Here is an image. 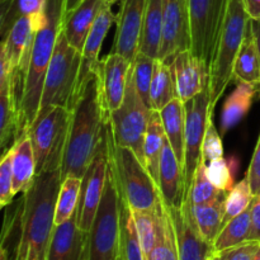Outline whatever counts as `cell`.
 Wrapping results in <instances>:
<instances>
[{
	"label": "cell",
	"instance_id": "43",
	"mask_svg": "<svg viewBox=\"0 0 260 260\" xmlns=\"http://www.w3.org/2000/svg\"><path fill=\"white\" fill-rule=\"evenodd\" d=\"M260 246L259 241H245L234 248L216 253L221 260H253Z\"/></svg>",
	"mask_w": 260,
	"mask_h": 260
},
{
	"label": "cell",
	"instance_id": "32",
	"mask_svg": "<svg viewBox=\"0 0 260 260\" xmlns=\"http://www.w3.org/2000/svg\"><path fill=\"white\" fill-rule=\"evenodd\" d=\"M251 230V205L243 213L229 221L213 241L216 253L249 241Z\"/></svg>",
	"mask_w": 260,
	"mask_h": 260
},
{
	"label": "cell",
	"instance_id": "30",
	"mask_svg": "<svg viewBox=\"0 0 260 260\" xmlns=\"http://www.w3.org/2000/svg\"><path fill=\"white\" fill-rule=\"evenodd\" d=\"M174 98H177V88L172 66L157 58L150 86V109L160 112Z\"/></svg>",
	"mask_w": 260,
	"mask_h": 260
},
{
	"label": "cell",
	"instance_id": "45",
	"mask_svg": "<svg viewBox=\"0 0 260 260\" xmlns=\"http://www.w3.org/2000/svg\"><path fill=\"white\" fill-rule=\"evenodd\" d=\"M249 240L260 243V192L254 196L251 202V230Z\"/></svg>",
	"mask_w": 260,
	"mask_h": 260
},
{
	"label": "cell",
	"instance_id": "14",
	"mask_svg": "<svg viewBox=\"0 0 260 260\" xmlns=\"http://www.w3.org/2000/svg\"><path fill=\"white\" fill-rule=\"evenodd\" d=\"M190 45L188 0H164L159 60L170 63L178 53L190 50Z\"/></svg>",
	"mask_w": 260,
	"mask_h": 260
},
{
	"label": "cell",
	"instance_id": "44",
	"mask_svg": "<svg viewBox=\"0 0 260 260\" xmlns=\"http://www.w3.org/2000/svg\"><path fill=\"white\" fill-rule=\"evenodd\" d=\"M246 177L250 182L253 194L255 196L256 193L260 192V135L255 150H254L253 157H251L250 165H249V169L246 172Z\"/></svg>",
	"mask_w": 260,
	"mask_h": 260
},
{
	"label": "cell",
	"instance_id": "6",
	"mask_svg": "<svg viewBox=\"0 0 260 260\" xmlns=\"http://www.w3.org/2000/svg\"><path fill=\"white\" fill-rule=\"evenodd\" d=\"M70 122L71 111L65 107L40 109L27 132L35 152L37 174L61 169Z\"/></svg>",
	"mask_w": 260,
	"mask_h": 260
},
{
	"label": "cell",
	"instance_id": "4",
	"mask_svg": "<svg viewBox=\"0 0 260 260\" xmlns=\"http://www.w3.org/2000/svg\"><path fill=\"white\" fill-rule=\"evenodd\" d=\"M107 149L109 169L121 200L132 210H159L162 205L161 194L146 165L141 162L131 149L114 142L109 126H107Z\"/></svg>",
	"mask_w": 260,
	"mask_h": 260
},
{
	"label": "cell",
	"instance_id": "42",
	"mask_svg": "<svg viewBox=\"0 0 260 260\" xmlns=\"http://www.w3.org/2000/svg\"><path fill=\"white\" fill-rule=\"evenodd\" d=\"M213 116L208 118L207 129H206L205 139H203L202 144V159L206 162L213 161L223 157V146L222 140H221L220 134H218L217 128H216L215 123H213Z\"/></svg>",
	"mask_w": 260,
	"mask_h": 260
},
{
	"label": "cell",
	"instance_id": "8",
	"mask_svg": "<svg viewBox=\"0 0 260 260\" xmlns=\"http://www.w3.org/2000/svg\"><path fill=\"white\" fill-rule=\"evenodd\" d=\"M121 238V197L108 169L103 198L89 231L85 260H118Z\"/></svg>",
	"mask_w": 260,
	"mask_h": 260
},
{
	"label": "cell",
	"instance_id": "13",
	"mask_svg": "<svg viewBox=\"0 0 260 260\" xmlns=\"http://www.w3.org/2000/svg\"><path fill=\"white\" fill-rule=\"evenodd\" d=\"M108 169V149L106 139V142L98 150L83 177V187L78 207V222L81 230L88 234L91 230L94 218L103 198Z\"/></svg>",
	"mask_w": 260,
	"mask_h": 260
},
{
	"label": "cell",
	"instance_id": "22",
	"mask_svg": "<svg viewBox=\"0 0 260 260\" xmlns=\"http://www.w3.org/2000/svg\"><path fill=\"white\" fill-rule=\"evenodd\" d=\"M106 5V0H84L74 12L63 18V32L66 38L79 51H83L84 43Z\"/></svg>",
	"mask_w": 260,
	"mask_h": 260
},
{
	"label": "cell",
	"instance_id": "46",
	"mask_svg": "<svg viewBox=\"0 0 260 260\" xmlns=\"http://www.w3.org/2000/svg\"><path fill=\"white\" fill-rule=\"evenodd\" d=\"M244 3L249 17L260 20V0H244Z\"/></svg>",
	"mask_w": 260,
	"mask_h": 260
},
{
	"label": "cell",
	"instance_id": "49",
	"mask_svg": "<svg viewBox=\"0 0 260 260\" xmlns=\"http://www.w3.org/2000/svg\"><path fill=\"white\" fill-rule=\"evenodd\" d=\"M118 2H122V0H106V4L108 5V7H113L114 4H117Z\"/></svg>",
	"mask_w": 260,
	"mask_h": 260
},
{
	"label": "cell",
	"instance_id": "41",
	"mask_svg": "<svg viewBox=\"0 0 260 260\" xmlns=\"http://www.w3.org/2000/svg\"><path fill=\"white\" fill-rule=\"evenodd\" d=\"M207 177L217 189L230 192L234 188V175L230 161L225 157L213 160L207 164Z\"/></svg>",
	"mask_w": 260,
	"mask_h": 260
},
{
	"label": "cell",
	"instance_id": "50",
	"mask_svg": "<svg viewBox=\"0 0 260 260\" xmlns=\"http://www.w3.org/2000/svg\"><path fill=\"white\" fill-rule=\"evenodd\" d=\"M253 260H260V246H259L258 251H256L255 256H254V259H253Z\"/></svg>",
	"mask_w": 260,
	"mask_h": 260
},
{
	"label": "cell",
	"instance_id": "52",
	"mask_svg": "<svg viewBox=\"0 0 260 260\" xmlns=\"http://www.w3.org/2000/svg\"><path fill=\"white\" fill-rule=\"evenodd\" d=\"M213 256H215V255H213ZM213 256H212V258H210V259H207V260H213Z\"/></svg>",
	"mask_w": 260,
	"mask_h": 260
},
{
	"label": "cell",
	"instance_id": "54",
	"mask_svg": "<svg viewBox=\"0 0 260 260\" xmlns=\"http://www.w3.org/2000/svg\"><path fill=\"white\" fill-rule=\"evenodd\" d=\"M2 2H4V0H2Z\"/></svg>",
	"mask_w": 260,
	"mask_h": 260
},
{
	"label": "cell",
	"instance_id": "53",
	"mask_svg": "<svg viewBox=\"0 0 260 260\" xmlns=\"http://www.w3.org/2000/svg\"><path fill=\"white\" fill-rule=\"evenodd\" d=\"M30 260H38V259H30Z\"/></svg>",
	"mask_w": 260,
	"mask_h": 260
},
{
	"label": "cell",
	"instance_id": "38",
	"mask_svg": "<svg viewBox=\"0 0 260 260\" xmlns=\"http://www.w3.org/2000/svg\"><path fill=\"white\" fill-rule=\"evenodd\" d=\"M223 190L217 189L215 185L211 183V180L207 177V162L203 159H201L200 164H198L197 170H196L194 179H193L192 187H190L189 192L187 196L189 197L192 205H203V203H208L211 201H215L216 198L221 197Z\"/></svg>",
	"mask_w": 260,
	"mask_h": 260
},
{
	"label": "cell",
	"instance_id": "18",
	"mask_svg": "<svg viewBox=\"0 0 260 260\" xmlns=\"http://www.w3.org/2000/svg\"><path fill=\"white\" fill-rule=\"evenodd\" d=\"M89 234L80 229L78 211L63 223L55 226L46 260H85Z\"/></svg>",
	"mask_w": 260,
	"mask_h": 260
},
{
	"label": "cell",
	"instance_id": "3",
	"mask_svg": "<svg viewBox=\"0 0 260 260\" xmlns=\"http://www.w3.org/2000/svg\"><path fill=\"white\" fill-rule=\"evenodd\" d=\"M65 0H47L45 22L36 32L28 63L27 76L20 101V123L22 136L35 122L41 107L46 74L55 51L56 41L63 27Z\"/></svg>",
	"mask_w": 260,
	"mask_h": 260
},
{
	"label": "cell",
	"instance_id": "19",
	"mask_svg": "<svg viewBox=\"0 0 260 260\" xmlns=\"http://www.w3.org/2000/svg\"><path fill=\"white\" fill-rule=\"evenodd\" d=\"M117 15L112 12V8L108 5H104L101 14L96 18L95 23L91 27L85 43H84L83 51H81V68L80 75H79L78 89H76V99L79 98L80 93L83 91L84 86L86 85L89 80L94 76L99 62V52L102 50V45L104 42V38L108 35V30L111 25L116 22Z\"/></svg>",
	"mask_w": 260,
	"mask_h": 260
},
{
	"label": "cell",
	"instance_id": "15",
	"mask_svg": "<svg viewBox=\"0 0 260 260\" xmlns=\"http://www.w3.org/2000/svg\"><path fill=\"white\" fill-rule=\"evenodd\" d=\"M131 63V61L116 52L108 53L99 62L95 73L99 79L102 101L108 117L123 102Z\"/></svg>",
	"mask_w": 260,
	"mask_h": 260
},
{
	"label": "cell",
	"instance_id": "39",
	"mask_svg": "<svg viewBox=\"0 0 260 260\" xmlns=\"http://www.w3.org/2000/svg\"><path fill=\"white\" fill-rule=\"evenodd\" d=\"M253 198L254 194L250 187V182H249L248 177L245 175L243 180H240L238 184L234 185V188L229 192L228 197H226L222 228L229 221H231L234 217L243 213L246 208L250 207Z\"/></svg>",
	"mask_w": 260,
	"mask_h": 260
},
{
	"label": "cell",
	"instance_id": "26",
	"mask_svg": "<svg viewBox=\"0 0 260 260\" xmlns=\"http://www.w3.org/2000/svg\"><path fill=\"white\" fill-rule=\"evenodd\" d=\"M258 88L253 84L238 81L235 90L228 96L221 113V132L226 134L235 127L250 111Z\"/></svg>",
	"mask_w": 260,
	"mask_h": 260
},
{
	"label": "cell",
	"instance_id": "2",
	"mask_svg": "<svg viewBox=\"0 0 260 260\" xmlns=\"http://www.w3.org/2000/svg\"><path fill=\"white\" fill-rule=\"evenodd\" d=\"M61 183V169L40 173L23 193L19 243L13 260H46L56 226V202Z\"/></svg>",
	"mask_w": 260,
	"mask_h": 260
},
{
	"label": "cell",
	"instance_id": "29",
	"mask_svg": "<svg viewBox=\"0 0 260 260\" xmlns=\"http://www.w3.org/2000/svg\"><path fill=\"white\" fill-rule=\"evenodd\" d=\"M229 193H223L221 197L216 198L203 205H192V212L197 222L198 229L207 241L213 244L218 233L222 229L223 216H225V203Z\"/></svg>",
	"mask_w": 260,
	"mask_h": 260
},
{
	"label": "cell",
	"instance_id": "51",
	"mask_svg": "<svg viewBox=\"0 0 260 260\" xmlns=\"http://www.w3.org/2000/svg\"><path fill=\"white\" fill-rule=\"evenodd\" d=\"M213 260H221L220 258H218V256L217 255H216V254H215V256H213Z\"/></svg>",
	"mask_w": 260,
	"mask_h": 260
},
{
	"label": "cell",
	"instance_id": "47",
	"mask_svg": "<svg viewBox=\"0 0 260 260\" xmlns=\"http://www.w3.org/2000/svg\"><path fill=\"white\" fill-rule=\"evenodd\" d=\"M84 0H65V10H63V18L68 17L71 12L76 9Z\"/></svg>",
	"mask_w": 260,
	"mask_h": 260
},
{
	"label": "cell",
	"instance_id": "9",
	"mask_svg": "<svg viewBox=\"0 0 260 260\" xmlns=\"http://www.w3.org/2000/svg\"><path fill=\"white\" fill-rule=\"evenodd\" d=\"M150 112L151 109L137 93L129 69L126 95L121 107L109 114L108 126L114 142L131 149L145 165L144 144Z\"/></svg>",
	"mask_w": 260,
	"mask_h": 260
},
{
	"label": "cell",
	"instance_id": "7",
	"mask_svg": "<svg viewBox=\"0 0 260 260\" xmlns=\"http://www.w3.org/2000/svg\"><path fill=\"white\" fill-rule=\"evenodd\" d=\"M80 68L81 51L70 45L62 27L46 74L40 109L53 106L73 109Z\"/></svg>",
	"mask_w": 260,
	"mask_h": 260
},
{
	"label": "cell",
	"instance_id": "33",
	"mask_svg": "<svg viewBox=\"0 0 260 260\" xmlns=\"http://www.w3.org/2000/svg\"><path fill=\"white\" fill-rule=\"evenodd\" d=\"M81 187H83V178L74 177V175L63 178L56 202L55 225L63 223L73 217L74 213L78 211Z\"/></svg>",
	"mask_w": 260,
	"mask_h": 260
},
{
	"label": "cell",
	"instance_id": "40",
	"mask_svg": "<svg viewBox=\"0 0 260 260\" xmlns=\"http://www.w3.org/2000/svg\"><path fill=\"white\" fill-rule=\"evenodd\" d=\"M13 147L3 152L0 160V206L7 207L13 203Z\"/></svg>",
	"mask_w": 260,
	"mask_h": 260
},
{
	"label": "cell",
	"instance_id": "48",
	"mask_svg": "<svg viewBox=\"0 0 260 260\" xmlns=\"http://www.w3.org/2000/svg\"><path fill=\"white\" fill-rule=\"evenodd\" d=\"M251 29H253L254 37H255L256 47H258V52L260 56V20L251 19Z\"/></svg>",
	"mask_w": 260,
	"mask_h": 260
},
{
	"label": "cell",
	"instance_id": "28",
	"mask_svg": "<svg viewBox=\"0 0 260 260\" xmlns=\"http://www.w3.org/2000/svg\"><path fill=\"white\" fill-rule=\"evenodd\" d=\"M165 141H167V136H165L161 117H160L159 112L151 109L149 123H147L146 136H145L144 151L146 168L156 184L159 183V167Z\"/></svg>",
	"mask_w": 260,
	"mask_h": 260
},
{
	"label": "cell",
	"instance_id": "16",
	"mask_svg": "<svg viewBox=\"0 0 260 260\" xmlns=\"http://www.w3.org/2000/svg\"><path fill=\"white\" fill-rule=\"evenodd\" d=\"M146 0H122L117 14L113 52L134 61L139 52Z\"/></svg>",
	"mask_w": 260,
	"mask_h": 260
},
{
	"label": "cell",
	"instance_id": "21",
	"mask_svg": "<svg viewBox=\"0 0 260 260\" xmlns=\"http://www.w3.org/2000/svg\"><path fill=\"white\" fill-rule=\"evenodd\" d=\"M159 187L162 202L167 206L182 205L185 198L184 170L168 140L165 141L159 167Z\"/></svg>",
	"mask_w": 260,
	"mask_h": 260
},
{
	"label": "cell",
	"instance_id": "12",
	"mask_svg": "<svg viewBox=\"0 0 260 260\" xmlns=\"http://www.w3.org/2000/svg\"><path fill=\"white\" fill-rule=\"evenodd\" d=\"M165 205V203H164ZM177 239L179 260H207L216 254L213 244L207 241L198 229L192 212V202L185 196L179 206H167Z\"/></svg>",
	"mask_w": 260,
	"mask_h": 260
},
{
	"label": "cell",
	"instance_id": "10",
	"mask_svg": "<svg viewBox=\"0 0 260 260\" xmlns=\"http://www.w3.org/2000/svg\"><path fill=\"white\" fill-rule=\"evenodd\" d=\"M228 0H188L190 50L210 70L222 29Z\"/></svg>",
	"mask_w": 260,
	"mask_h": 260
},
{
	"label": "cell",
	"instance_id": "34",
	"mask_svg": "<svg viewBox=\"0 0 260 260\" xmlns=\"http://www.w3.org/2000/svg\"><path fill=\"white\" fill-rule=\"evenodd\" d=\"M161 208L162 205L156 211H136L131 208L146 260L149 259L152 249L156 245L157 238H159L160 223H161Z\"/></svg>",
	"mask_w": 260,
	"mask_h": 260
},
{
	"label": "cell",
	"instance_id": "55",
	"mask_svg": "<svg viewBox=\"0 0 260 260\" xmlns=\"http://www.w3.org/2000/svg\"><path fill=\"white\" fill-rule=\"evenodd\" d=\"M118 260H121V259H119V258H118Z\"/></svg>",
	"mask_w": 260,
	"mask_h": 260
},
{
	"label": "cell",
	"instance_id": "27",
	"mask_svg": "<svg viewBox=\"0 0 260 260\" xmlns=\"http://www.w3.org/2000/svg\"><path fill=\"white\" fill-rule=\"evenodd\" d=\"M234 78L238 81L253 84L260 91V56L255 37L251 29V20L246 30L240 51L234 66Z\"/></svg>",
	"mask_w": 260,
	"mask_h": 260
},
{
	"label": "cell",
	"instance_id": "37",
	"mask_svg": "<svg viewBox=\"0 0 260 260\" xmlns=\"http://www.w3.org/2000/svg\"><path fill=\"white\" fill-rule=\"evenodd\" d=\"M8 7L4 8L2 15L3 37L8 33L14 22L22 17L42 14L46 9L47 0H4Z\"/></svg>",
	"mask_w": 260,
	"mask_h": 260
},
{
	"label": "cell",
	"instance_id": "25",
	"mask_svg": "<svg viewBox=\"0 0 260 260\" xmlns=\"http://www.w3.org/2000/svg\"><path fill=\"white\" fill-rule=\"evenodd\" d=\"M162 10L164 0H146L139 52L145 53L152 58H159L161 47Z\"/></svg>",
	"mask_w": 260,
	"mask_h": 260
},
{
	"label": "cell",
	"instance_id": "24",
	"mask_svg": "<svg viewBox=\"0 0 260 260\" xmlns=\"http://www.w3.org/2000/svg\"><path fill=\"white\" fill-rule=\"evenodd\" d=\"M159 113L161 117L168 142L173 147L178 160L183 165L184 162L185 123H187V112H185L184 102L180 101L177 96Z\"/></svg>",
	"mask_w": 260,
	"mask_h": 260
},
{
	"label": "cell",
	"instance_id": "36",
	"mask_svg": "<svg viewBox=\"0 0 260 260\" xmlns=\"http://www.w3.org/2000/svg\"><path fill=\"white\" fill-rule=\"evenodd\" d=\"M157 58H152L142 52H137L131 63V75L137 93L150 108V86L155 73Z\"/></svg>",
	"mask_w": 260,
	"mask_h": 260
},
{
	"label": "cell",
	"instance_id": "11",
	"mask_svg": "<svg viewBox=\"0 0 260 260\" xmlns=\"http://www.w3.org/2000/svg\"><path fill=\"white\" fill-rule=\"evenodd\" d=\"M187 112L184 145V183L185 196L192 187L196 170L202 159V144L207 129L208 118L213 116L210 109V86L201 91L194 98L184 103Z\"/></svg>",
	"mask_w": 260,
	"mask_h": 260
},
{
	"label": "cell",
	"instance_id": "35",
	"mask_svg": "<svg viewBox=\"0 0 260 260\" xmlns=\"http://www.w3.org/2000/svg\"><path fill=\"white\" fill-rule=\"evenodd\" d=\"M147 260H179L174 229H173L172 221H170L169 213L165 208L164 202H162L161 208V223H160L159 238H157L156 245L152 249Z\"/></svg>",
	"mask_w": 260,
	"mask_h": 260
},
{
	"label": "cell",
	"instance_id": "23",
	"mask_svg": "<svg viewBox=\"0 0 260 260\" xmlns=\"http://www.w3.org/2000/svg\"><path fill=\"white\" fill-rule=\"evenodd\" d=\"M13 193H25L36 178V159L28 135L13 145Z\"/></svg>",
	"mask_w": 260,
	"mask_h": 260
},
{
	"label": "cell",
	"instance_id": "1",
	"mask_svg": "<svg viewBox=\"0 0 260 260\" xmlns=\"http://www.w3.org/2000/svg\"><path fill=\"white\" fill-rule=\"evenodd\" d=\"M108 116L102 101L96 73L86 83L71 109V122L61 174L83 178L107 139Z\"/></svg>",
	"mask_w": 260,
	"mask_h": 260
},
{
	"label": "cell",
	"instance_id": "20",
	"mask_svg": "<svg viewBox=\"0 0 260 260\" xmlns=\"http://www.w3.org/2000/svg\"><path fill=\"white\" fill-rule=\"evenodd\" d=\"M22 137L20 108L13 75L0 79V147L3 152Z\"/></svg>",
	"mask_w": 260,
	"mask_h": 260
},
{
	"label": "cell",
	"instance_id": "5",
	"mask_svg": "<svg viewBox=\"0 0 260 260\" xmlns=\"http://www.w3.org/2000/svg\"><path fill=\"white\" fill-rule=\"evenodd\" d=\"M250 20L244 0H228L222 29L210 66L208 86L211 113H213L216 104L234 79V66Z\"/></svg>",
	"mask_w": 260,
	"mask_h": 260
},
{
	"label": "cell",
	"instance_id": "31",
	"mask_svg": "<svg viewBox=\"0 0 260 260\" xmlns=\"http://www.w3.org/2000/svg\"><path fill=\"white\" fill-rule=\"evenodd\" d=\"M119 259L146 260L142 250L141 241L137 233L132 210L121 200V238H119Z\"/></svg>",
	"mask_w": 260,
	"mask_h": 260
},
{
	"label": "cell",
	"instance_id": "17",
	"mask_svg": "<svg viewBox=\"0 0 260 260\" xmlns=\"http://www.w3.org/2000/svg\"><path fill=\"white\" fill-rule=\"evenodd\" d=\"M169 65L174 73L177 96L184 103L194 98L208 86V66L200 60L192 50L179 52Z\"/></svg>",
	"mask_w": 260,
	"mask_h": 260
}]
</instances>
